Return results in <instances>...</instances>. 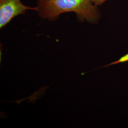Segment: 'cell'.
<instances>
[{
  "mask_svg": "<svg viewBox=\"0 0 128 128\" xmlns=\"http://www.w3.org/2000/svg\"><path fill=\"white\" fill-rule=\"evenodd\" d=\"M37 10L41 18L54 20L61 14L75 12L79 20L96 23L100 17L97 6L90 0H38Z\"/></svg>",
  "mask_w": 128,
  "mask_h": 128,
  "instance_id": "cell-1",
  "label": "cell"
},
{
  "mask_svg": "<svg viewBox=\"0 0 128 128\" xmlns=\"http://www.w3.org/2000/svg\"><path fill=\"white\" fill-rule=\"evenodd\" d=\"M28 10L37 11V7L26 6L20 0H0V28L6 25L14 17L24 14Z\"/></svg>",
  "mask_w": 128,
  "mask_h": 128,
  "instance_id": "cell-2",
  "label": "cell"
},
{
  "mask_svg": "<svg viewBox=\"0 0 128 128\" xmlns=\"http://www.w3.org/2000/svg\"><path fill=\"white\" fill-rule=\"evenodd\" d=\"M128 62V53L126 54V55H124L120 57L119 60L114 61L110 64H108V65L106 66H112V65L116 64H120V63H125V62Z\"/></svg>",
  "mask_w": 128,
  "mask_h": 128,
  "instance_id": "cell-3",
  "label": "cell"
},
{
  "mask_svg": "<svg viewBox=\"0 0 128 128\" xmlns=\"http://www.w3.org/2000/svg\"><path fill=\"white\" fill-rule=\"evenodd\" d=\"M90 0L94 4L96 5V6H98V5H101L102 4H103V3L107 0Z\"/></svg>",
  "mask_w": 128,
  "mask_h": 128,
  "instance_id": "cell-4",
  "label": "cell"
}]
</instances>
